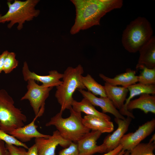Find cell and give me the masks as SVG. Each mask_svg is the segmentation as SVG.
<instances>
[{"label": "cell", "mask_w": 155, "mask_h": 155, "mask_svg": "<svg viewBox=\"0 0 155 155\" xmlns=\"http://www.w3.org/2000/svg\"><path fill=\"white\" fill-rule=\"evenodd\" d=\"M75 8V23L71 27V34L81 30L100 24L101 19L106 13L123 5L122 0H71Z\"/></svg>", "instance_id": "6da1fadb"}, {"label": "cell", "mask_w": 155, "mask_h": 155, "mask_svg": "<svg viewBox=\"0 0 155 155\" xmlns=\"http://www.w3.org/2000/svg\"><path fill=\"white\" fill-rule=\"evenodd\" d=\"M69 109L70 115L68 117L63 118L62 113L60 112L51 117L45 126H55L64 139L76 143L90 130L83 123L81 113L75 111L71 107Z\"/></svg>", "instance_id": "7a4b0ae2"}, {"label": "cell", "mask_w": 155, "mask_h": 155, "mask_svg": "<svg viewBox=\"0 0 155 155\" xmlns=\"http://www.w3.org/2000/svg\"><path fill=\"white\" fill-rule=\"evenodd\" d=\"M84 72L80 64L75 67H68L63 73L62 83L56 87L55 96L61 106L60 112H63L71 107L73 100V94L77 89L84 90L86 88L81 80Z\"/></svg>", "instance_id": "3957f363"}, {"label": "cell", "mask_w": 155, "mask_h": 155, "mask_svg": "<svg viewBox=\"0 0 155 155\" xmlns=\"http://www.w3.org/2000/svg\"><path fill=\"white\" fill-rule=\"evenodd\" d=\"M153 30L146 18L138 17L128 24L123 32L121 42L125 49L135 53L152 37Z\"/></svg>", "instance_id": "277c9868"}, {"label": "cell", "mask_w": 155, "mask_h": 155, "mask_svg": "<svg viewBox=\"0 0 155 155\" xmlns=\"http://www.w3.org/2000/svg\"><path fill=\"white\" fill-rule=\"evenodd\" d=\"M40 1L39 0H15L11 3L10 1H8V10L3 16L0 13V23L9 22L7 26L9 29L18 23L17 29L21 30L26 21H31L39 15L40 10L36 9L35 7Z\"/></svg>", "instance_id": "5b68a950"}, {"label": "cell", "mask_w": 155, "mask_h": 155, "mask_svg": "<svg viewBox=\"0 0 155 155\" xmlns=\"http://www.w3.org/2000/svg\"><path fill=\"white\" fill-rule=\"evenodd\" d=\"M14 104L7 91L0 89V129L8 134L24 126L27 120L26 116Z\"/></svg>", "instance_id": "8992f818"}, {"label": "cell", "mask_w": 155, "mask_h": 155, "mask_svg": "<svg viewBox=\"0 0 155 155\" xmlns=\"http://www.w3.org/2000/svg\"><path fill=\"white\" fill-rule=\"evenodd\" d=\"M27 82V91L20 100H28L35 116L40 117L44 112L45 101L53 88H46L39 85L32 79H29Z\"/></svg>", "instance_id": "52a82bcc"}, {"label": "cell", "mask_w": 155, "mask_h": 155, "mask_svg": "<svg viewBox=\"0 0 155 155\" xmlns=\"http://www.w3.org/2000/svg\"><path fill=\"white\" fill-rule=\"evenodd\" d=\"M155 128V119L147 121L134 132L125 134L121 138L120 144L125 151H130L153 132Z\"/></svg>", "instance_id": "ba28073f"}, {"label": "cell", "mask_w": 155, "mask_h": 155, "mask_svg": "<svg viewBox=\"0 0 155 155\" xmlns=\"http://www.w3.org/2000/svg\"><path fill=\"white\" fill-rule=\"evenodd\" d=\"M35 142L39 155H56L55 150L58 145L65 148L72 142L64 139L57 130L48 137L35 138Z\"/></svg>", "instance_id": "9c48e42d"}, {"label": "cell", "mask_w": 155, "mask_h": 155, "mask_svg": "<svg viewBox=\"0 0 155 155\" xmlns=\"http://www.w3.org/2000/svg\"><path fill=\"white\" fill-rule=\"evenodd\" d=\"M102 134L99 131L92 130L83 136L76 143L79 155L105 153L101 145H97V141Z\"/></svg>", "instance_id": "30bf717a"}, {"label": "cell", "mask_w": 155, "mask_h": 155, "mask_svg": "<svg viewBox=\"0 0 155 155\" xmlns=\"http://www.w3.org/2000/svg\"><path fill=\"white\" fill-rule=\"evenodd\" d=\"M49 73V74L46 75L37 74L30 70L26 61L24 63L22 73L25 81L32 79L40 82L42 83V86L46 88L57 87L62 83V81L60 80L63 78V73L59 72L56 70L50 71Z\"/></svg>", "instance_id": "8fae6325"}, {"label": "cell", "mask_w": 155, "mask_h": 155, "mask_svg": "<svg viewBox=\"0 0 155 155\" xmlns=\"http://www.w3.org/2000/svg\"><path fill=\"white\" fill-rule=\"evenodd\" d=\"M132 119L129 117L124 119L115 118L114 120L118 125L117 129L112 134L108 135L101 144L105 153L113 150L120 144L121 140L128 129Z\"/></svg>", "instance_id": "7c38bea8"}, {"label": "cell", "mask_w": 155, "mask_h": 155, "mask_svg": "<svg viewBox=\"0 0 155 155\" xmlns=\"http://www.w3.org/2000/svg\"><path fill=\"white\" fill-rule=\"evenodd\" d=\"M84 98L87 99L94 106L100 107L104 113H109L115 118L124 119L125 118L115 107L112 101L107 97H98L88 91L78 90Z\"/></svg>", "instance_id": "4fadbf2b"}, {"label": "cell", "mask_w": 155, "mask_h": 155, "mask_svg": "<svg viewBox=\"0 0 155 155\" xmlns=\"http://www.w3.org/2000/svg\"><path fill=\"white\" fill-rule=\"evenodd\" d=\"M138 51L140 56L136 69H141L144 67L150 69L155 68V37L152 36Z\"/></svg>", "instance_id": "5bb4252c"}, {"label": "cell", "mask_w": 155, "mask_h": 155, "mask_svg": "<svg viewBox=\"0 0 155 155\" xmlns=\"http://www.w3.org/2000/svg\"><path fill=\"white\" fill-rule=\"evenodd\" d=\"M104 86L107 97L121 114L125 116L124 106L129 91L127 88L113 86L106 82L105 83Z\"/></svg>", "instance_id": "9a60e30c"}, {"label": "cell", "mask_w": 155, "mask_h": 155, "mask_svg": "<svg viewBox=\"0 0 155 155\" xmlns=\"http://www.w3.org/2000/svg\"><path fill=\"white\" fill-rule=\"evenodd\" d=\"M38 117L37 116H35L30 123L13 130L8 134L24 143L30 141L33 138L49 137L50 135L42 133L37 130V126L35 124V122Z\"/></svg>", "instance_id": "2e32d148"}, {"label": "cell", "mask_w": 155, "mask_h": 155, "mask_svg": "<svg viewBox=\"0 0 155 155\" xmlns=\"http://www.w3.org/2000/svg\"><path fill=\"white\" fill-rule=\"evenodd\" d=\"M99 76L105 82L115 86L121 85L127 88L138 82V76L136 75L135 71L129 68H127L125 72L117 75L112 78L102 73H100Z\"/></svg>", "instance_id": "e0dca14e"}, {"label": "cell", "mask_w": 155, "mask_h": 155, "mask_svg": "<svg viewBox=\"0 0 155 155\" xmlns=\"http://www.w3.org/2000/svg\"><path fill=\"white\" fill-rule=\"evenodd\" d=\"M127 108L130 111L138 109L147 114L149 112L155 114V96L147 94L140 95L137 98L131 100L128 104Z\"/></svg>", "instance_id": "ac0fdd59"}, {"label": "cell", "mask_w": 155, "mask_h": 155, "mask_svg": "<svg viewBox=\"0 0 155 155\" xmlns=\"http://www.w3.org/2000/svg\"><path fill=\"white\" fill-rule=\"evenodd\" d=\"M82 121L84 125L90 130L99 131L102 133H110L114 130L112 122L97 117L86 115L82 118Z\"/></svg>", "instance_id": "d6986e66"}, {"label": "cell", "mask_w": 155, "mask_h": 155, "mask_svg": "<svg viewBox=\"0 0 155 155\" xmlns=\"http://www.w3.org/2000/svg\"><path fill=\"white\" fill-rule=\"evenodd\" d=\"M127 88L129 92V97L126 98L124 104L125 115L127 117L134 119L135 116L133 113L127 109L128 104L133 97L142 94H147L155 95V85H145L138 83L132 85Z\"/></svg>", "instance_id": "ffe728a7"}, {"label": "cell", "mask_w": 155, "mask_h": 155, "mask_svg": "<svg viewBox=\"0 0 155 155\" xmlns=\"http://www.w3.org/2000/svg\"><path fill=\"white\" fill-rule=\"evenodd\" d=\"M71 107L75 111L84 113L86 115L95 116L108 121L111 120L110 116L97 111L90 102L85 98L80 102L73 100Z\"/></svg>", "instance_id": "44dd1931"}, {"label": "cell", "mask_w": 155, "mask_h": 155, "mask_svg": "<svg viewBox=\"0 0 155 155\" xmlns=\"http://www.w3.org/2000/svg\"><path fill=\"white\" fill-rule=\"evenodd\" d=\"M82 83L88 91L95 95L100 97H107L104 86L98 83L91 75L88 74L86 76H82Z\"/></svg>", "instance_id": "7402d4cb"}, {"label": "cell", "mask_w": 155, "mask_h": 155, "mask_svg": "<svg viewBox=\"0 0 155 155\" xmlns=\"http://www.w3.org/2000/svg\"><path fill=\"white\" fill-rule=\"evenodd\" d=\"M154 142L140 143L129 151L130 155H155Z\"/></svg>", "instance_id": "603a6c76"}, {"label": "cell", "mask_w": 155, "mask_h": 155, "mask_svg": "<svg viewBox=\"0 0 155 155\" xmlns=\"http://www.w3.org/2000/svg\"><path fill=\"white\" fill-rule=\"evenodd\" d=\"M141 69L142 71L138 76L139 83L145 85H155V68L144 67Z\"/></svg>", "instance_id": "cb8c5ba5"}, {"label": "cell", "mask_w": 155, "mask_h": 155, "mask_svg": "<svg viewBox=\"0 0 155 155\" xmlns=\"http://www.w3.org/2000/svg\"><path fill=\"white\" fill-rule=\"evenodd\" d=\"M18 64L15 53L8 52L5 59L3 71L6 74L9 73L18 66Z\"/></svg>", "instance_id": "d4e9b609"}, {"label": "cell", "mask_w": 155, "mask_h": 155, "mask_svg": "<svg viewBox=\"0 0 155 155\" xmlns=\"http://www.w3.org/2000/svg\"><path fill=\"white\" fill-rule=\"evenodd\" d=\"M0 140L3 141L5 144L22 147L26 149H28L29 148L26 144L21 142L13 136L6 133L0 129Z\"/></svg>", "instance_id": "484cf974"}, {"label": "cell", "mask_w": 155, "mask_h": 155, "mask_svg": "<svg viewBox=\"0 0 155 155\" xmlns=\"http://www.w3.org/2000/svg\"><path fill=\"white\" fill-rule=\"evenodd\" d=\"M5 144L10 155H27V151L24 148L12 144Z\"/></svg>", "instance_id": "4316f807"}, {"label": "cell", "mask_w": 155, "mask_h": 155, "mask_svg": "<svg viewBox=\"0 0 155 155\" xmlns=\"http://www.w3.org/2000/svg\"><path fill=\"white\" fill-rule=\"evenodd\" d=\"M57 155H79L77 144L72 142L68 147L60 151Z\"/></svg>", "instance_id": "83f0119b"}, {"label": "cell", "mask_w": 155, "mask_h": 155, "mask_svg": "<svg viewBox=\"0 0 155 155\" xmlns=\"http://www.w3.org/2000/svg\"><path fill=\"white\" fill-rule=\"evenodd\" d=\"M0 155H10L7 149L5 142L0 140Z\"/></svg>", "instance_id": "f1b7e54d"}, {"label": "cell", "mask_w": 155, "mask_h": 155, "mask_svg": "<svg viewBox=\"0 0 155 155\" xmlns=\"http://www.w3.org/2000/svg\"><path fill=\"white\" fill-rule=\"evenodd\" d=\"M8 52V51H5L0 55V73L3 70V67L5 59Z\"/></svg>", "instance_id": "f546056e"}, {"label": "cell", "mask_w": 155, "mask_h": 155, "mask_svg": "<svg viewBox=\"0 0 155 155\" xmlns=\"http://www.w3.org/2000/svg\"><path fill=\"white\" fill-rule=\"evenodd\" d=\"M27 155H39L36 145L34 144L28 149Z\"/></svg>", "instance_id": "4dcf8cb0"}, {"label": "cell", "mask_w": 155, "mask_h": 155, "mask_svg": "<svg viewBox=\"0 0 155 155\" xmlns=\"http://www.w3.org/2000/svg\"><path fill=\"white\" fill-rule=\"evenodd\" d=\"M122 150V147L121 144H119L114 149L102 155H117Z\"/></svg>", "instance_id": "1f68e13d"}, {"label": "cell", "mask_w": 155, "mask_h": 155, "mask_svg": "<svg viewBox=\"0 0 155 155\" xmlns=\"http://www.w3.org/2000/svg\"><path fill=\"white\" fill-rule=\"evenodd\" d=\"M117 155H130V152L129 151L127 150L125 151L122 149L121 151Z\"/></svg>", "instance_id": "d6a6232c"}, {"label": "cell", "mask_w": 155, "mask_h": 155, "mask_svg": "<svg viewBox=\"0 0 155 155\" xmlns=\"http://www.w3.org/2000/svg\"><path fill=\"white\" fill-rule=\"evenodd\" d=\"M155 134H154L152 136V137L150 139V141H149V142H155Z\"/></svg>", "instance_id": "836d02e7"}]
</instances>
